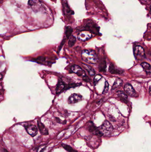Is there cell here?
<instances>
[{
    "label": "cell",
    "instance_id": "obj_1",
    "mask_svg": "<svg viewBox=\"0 0 151 152\" xmlns=\"http://www.w3.org/2000/svg\"><path fill=\"white\" fill-rule=\"evenodd\" d=\"M81 57L82 60L89 64H95L98 60L95 51L90 49L84 50L81 52Z\"/></svg>",
    "mask_w": 151,
    "mask_h": 152
},
{
    "label": "cell",
    "instance_id": "obj_2",
    "mask_svg": "<svg viewBox=\"0 0 151 152\" xmlns=\"http://www.w3.org/2000/svg\"><path fill=\"white\" fill-rule=\"evenodd\" d=\"M101 135L108 136L111 134L113 131V127L107 120H105L101 126L98 128Z\"/></svg>",
    "mask_w": 151,
    "mask_h": 152
},
{
    "label": "cell",
    "instance_id": "obj_3",
    "mask_svg": "<svg viewBox=\"0 0 151 152\" xmlns=\"http://www.w3.org/2000/svg\"><path fill=\"white\" fill-rule=\"evenodd\" d=\"M134 54L136 59L141 60L145 58V52L141 46H137L134 49Z\"/></svg>",
    "mask_w": 151,
    "mask_h": 152
},
{
    "label": "cell",
    "instance_id": "obj_4",
    "mask_svg": "<svg viewBox=\"0 0 151 152\" xmlns=\"http://www.w3.org/2000/svg\"><path fill=\"white\" fill-rule=\"evenodd\" d=\"M71 71L73 73L77 74V76L82 78H85L86 77V74L85 71L81 68V67L77 65H73L71 67Z\"/></svg>",
    "mask_w": 151,
    "mask_h": 152
},
{
    "label": "cell",
    "instance_id": "obj_5",
    "mask_svg": "<svg viewBox=\"0 0 151 152\" xmlns=\"http://www.w3.org/2000/svg\"><path fill=\"white\" fill-rule=\"evenodd\" d=\"M124 90L127 94L132 97H137V94L130 84H126L124 86Z\"/></svg>",
    "mask_w": 151,
    "mask_h": 152
},
{
    "label": "cell",
    "instance_id": "obj_6",
    "mask_svg": "<svg viewBox=\"0 0 151 152\" xmlns=\"http://www.w3.org/2000/svg\"><path fill=\"white\" fill-rule=\"evenodd\" d=\"M82 99L81 95L77 94H73L69 96L68 100V103L70 104H74L79 102Z\"/></svg>",
    "mask_w": 151,
    "mask_h": 152
},
{
    "label": "cell",
    "instance_id": "obj_7",
    "mask_svg": "<svg viewBox=\"0 0 151 152\" xmlns=\"http://www.w3.org/2000/svg\"><path fill=\"white\" fill-rule=\"evenodd\" d=\"M25 128L28 134H29L30 136H32V137L36 136L38 133L37 128L34 125H28L25 127Z\"/></svg>",
    "mask_w": 151,
    "mask_h": 152
},
{
    "label": "cell",
    "instance_id": "obj_8",
    "mask_svg": "<svg viewBox=\"0 0 151 152\" xmlns=\"http://www.w3.org/2000/svg\"><path fill=\"white\" fill-rule=\"evenodd\" d=\"M66 85L65 83L61 80H59L56 89V94H60L63 92L64 90H66Z\"/></svg>",
    "mask_w": 151,
    "mask_h": 152
},
{
    "label": "cell",
    "instance_id": "obj_9",
    "mask_svg": "<svg viewBox=\"0 0 151 152\" xmlns=\"http://www.w3.org/2000/svg\"><path fill=\"white\" fill-rule=\"evenodd\" d=\"M88 128V130L89 132L92 134H96V135H101V134L100 133L98 128H96L95 126H94L93 123L91 122H89Z\"/></svg>",
    "mask_w": 151,
    "mask_h": 152
},
{
    "label": "cell",
    "instance_id": "obj_10",
    "mask_svg": "<svg viewBox=\"0 0 151 152\" xmlns=\"http://www.w3.org/2000/svg\"><path fill=\"white\" fill-rule=\"evenodd\" d=\"M37 124H38V128L40 133L44 135H48V131L47 128H46L44 124H43L40 120H38Z\"/></svg>",
    "mask_w": 151,
    "mask_h": 152
},
{
    "label": "cell",
    "instance_id": "obj_11",
    "mask_svg": "<svg viewBox=\"0 0 151 152\" xmlns=\"http://www.w3.org/2000/svg\"><path fill=\"white\" fill-rule=\"evenodd\" d=\"M117 96L119 98L120 100H121V102L125 103H127L128 102V96L124 92L121 91H118L117 92Z\"/></svg>",
    "mask_w": 151,
    "mask_h": 152
},
{
    "label": "cell",
    "instance_id": "obj_12",
    "mask_svg": "<svg viewBox=\"0 0 151 152\" xmlns=\"http://www.w3.org/2000/svg\"><path fill=\"white\" fill-rule=\"evenodd\" d=\"M109 71L112 74H121L124 72L123 70L118 69L112 64L109 66Z\"/></svg>",
    "mask_w": 151,
    "mask_h": 152
},
{
    "label": "cell",
    "instance_id": "obj_13",
    "mask_svg": "<svg viewBox=\"0 0 151 152\" xmlns=\"http://www.w3.org/2000/svg\"><path fill=\"white\" fill-rule=\"evenodd\" d=\"M141 66L147 74H151V66L150 64L147 62H143L141 63Z\"/></svg>",
    "mask_w": 151,
    "mask_h": 152
},
{
    "label": "cell",
    "instance_id": "obj_14",
    "mask_svg": "<svg viewBox=\"0 0 151 152\" xmlns=\"http://www.w3.org/2000/svg\"><path fill=\"white\" fill-rule=\"evenodd\" d=\"M91 38V35L86 33H80L77 37L78 39L81 41H86Z\"/></svg>",
    "mask_w": 151,
    "mask_h": 152
},
{
    "label": "cell",
    "instance_id": "obj_15",
    "mask_svg": "<svg viewBox=\"0 0 151 152\" xmlns=\"http://www.w3.org/2000/svg\"><path fill=\"white\" fill-rule=\"evenodd\" d=\"M82 66L84 68H85V70L87 71L88 72H89V74L90 76H93L95 75V72L91 66L87 65L86 64H83V63H82Z\"/></svg>",
    "mask_w": 151,
    "mask_h": 152
},
{
    "label": "cell",
    "instance_id": "obj_16",
    "mask_svg": "<svg viewBox=\"0 0 151 152\" xmlns=\"http://www.w3.org/2000/svg\"><path fill=\"white\" fill-rule=\"evenodd\" d=\"M123 84V81L120 78H117L115 80L114 82L113 86H112L111 90H113L116 89V88L119 87L120 86H121L122 84Z\"/></svg>",
    "mask_w": 151,
    "mask_h": 152
},
{
    "label": "cell",
    "instance_id": "obj_17",
    "mask_svg": "<svg viewBox=\"0 0 151 152\" xmlns=\"http://www.w3.org/2000/svg\"><path fill=\"white\" fill-rule=\"evenodd\" d=\"M72 32H73V29L71 26H67L66 27V30H65V35H66L67 38L68 39L70 38V37L72 36Z\"/></svg>",
    "mask_w": 151,
    "mask_h": 152
},
{
    "label": "cell",
    "instance_id": "obj_18",
    "mask_svg": "<svg viewBox=\"0 0 151 152\" xmlns=\"http://www.w3.org/2000/svg\"><path fill=\"white\" fill-rule=\"evenodd\" d=\"M76 39L75 36H72L69 38V40L68 42V46L70 47H72V46H74L75 44H76Z\"/></svg>",
    "mask_w": 151,
    "mask_h": 152
},
{
    "label": "cell",
    "instance_id": "obj_19",
    "mask_svg": "<svg viewBox=\"0 0 151 152\" xmlns=\"http://www.w3.org/2000/svg\"><path fill=\"white\" fill-rule=\"evenodd\" d=\"M102 78V76L100 75H97L95 76L94 79H93V83H94V85H96V84H97V83L99 82L100 80Z\"/></svg>",
    "mask_w": 151,
    "mask_h": 152
},
{
    "label": "cell",
    "instance_id": "obj_20",
    "mask_svg": "<svg viewBox=\"0 0 151 152\" xmlns=\"http://www.w3.org/2000/svg\"><path fill=\"white\" fill-rule=\"evenodd\" d=\"M109 84L107 82H105V87H104L103 91L102 92V94H106L109 91Z\"/></svg>",
    "mask_w": 151,
    "mask_h": 152
},
{
    "label": "cell",
    "instance_id": "obj_21",
    "mask_svg": "<svg viewBox=\"0 0 151 152\" xmlns=\"http://www.w3.org/2000/svg\"><path fill=\"white\" fill-rule=\"evenodd\" d=\"M62 146L67 151H68V152H71L72 150H73V149L71 146H68V145H67V144H62Z\"/></svg>",
    "mask_w": 151,
    "mask_h": 152
},
{
    "label": "cell",
    "instance_id": "obj_22",
    "mask_svg": "<svg viewBox=\"0 0 151 152\" xmlns=\"http://www.w3.org/2000/svg\"><path fill=\"white\" fill-rule=\"evenodd\" d=\"M46 146H40V147L38 148V152H42L44 151V150H45Z\"/></svg>",
    "mask_w": 151,
    "mask_h": 152
},
{
    "label": "cell",
    "instance_id": "obj_23",
    "mask_svg": "<svg viewBox=\"0 0 151 152\" xmlns=\"http://www.w3.org/2000/svg\"><path fill=\"white\" fill-rule=\"evenodd\" d=\"M34 2H33V1H32V0H28V5L32 6L34 5Z\"/></svg>",
    "mask_w": 151,
    "mask_h": 152
},
{
    "label": "cell",
    "instance_id": "obj_24",
    "mask_svg": "<svg viewBox=\"0 0 151 152\" xmlns=\"http://www.w3.org/2000/svg\"><path fill=\"white\" fill-rule=\"evenodd\" d=\"M65 40H64L63 41H62V42H61V44H60V48H61V47H62V46H63V45H64V43H65Z\"/></svg>",
    "mask_w": 151,
    "mask_h": 152
},
{
    "label": "cell",
    "instance_id": "obj_25",
    "mask_svg": "<svg viewBox=\"0 0 151 152\" xmlns=\"http://www.w3.org/2000/svg\"><path fill=\"white\" fill-rule=\"evenodd\" d=\"M149 94H150V95L151 96V86H150V88H149Z\"/></svg>",
    "mask_w": 151,
    "mask_h": 152
},
{
    "label": "cell",
    "instance_id": "obj_26",
    "mask_svg": "<svg viewBox=\"0 0 151 152\" xmlns=\"http://www.w3.org/2000/svg\"><path fill=\"white\" fill-rule=\"evenodd\" d=\"M71 152H77V151H76V150H72V151H71Z\"/></svg>",
    "mask_w": 151,
    "mask_h": 152
},
{
    "label": "cell",
    "instance_id": "obj_27",
    "mask_svg": "<svg viewBox=\"0 0 151 152\" xmlns=\"http://www.w3.org/2000/svg\"><path fill=\"white\" fill-rule=\"evenodd\" d=\"M4 152H8L7 150H5V149H4Z\"/></svg>",
    "mask_w": 151,
    "mask_h": 152
},
{
    "label": "cell",
    "instance_id": "obj_28",
    "mask_svg": "<svg viewBox=\"0 0 151 152\" xmlns=\"http://www.w3.org/2000/svg\"><path fill=\"white\" fill-rule=\"evenodd\" d=\"M150 11H151V6H150Z\"/></svg>",
    "mask_w": 151,
    "mask_h": 152
}]
</instances>
